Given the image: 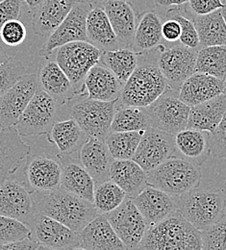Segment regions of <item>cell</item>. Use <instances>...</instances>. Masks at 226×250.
Wrapping results in <instances>:
<instances>
[{
    "label": "cell",
    "mask_w": 226,
    "mask_h": 250,
    "mask_svg": "<svg viewBox=\"0 0 226 250\" xmlns=\"http://www.w3.org/2000/svg\"><path fill=\"white\" fill-rule=\"evenodd\" d=\"M36 213L32 194L26 186L13 178L0 185V215L29 227Z\"/></svg>",
    "instance_id": "17"
},
{
    "label": "cell",
    "mask_w": 226,
    "mask_h": 250,
    "mask_svg": "<svg viewBox=\"0 0 226 250\" xmlns=\"http://www.w3.org/2000/svg\"><path fill=\"white\" fill-rule=\"evenodd\" d=\"M112 27L123 47L132 48L137 26L136 14L127 1L105 0L101 3Z\"/></svg>",
    "instance_id": "27"
},
{
    "label": "cell",
    "mask_w": 226,
    "mask_h": 250,
    "mask_svg": "<svg viewBox=\"0 0 226 250\" xmlns=\"http://www.w3.org/2000/svg\"><path fill=\"white\" fill-rule=\"evenodd\" d=\"M29 228L31 230L30 239L40 246L61 250L80 247L78 232L42 214L36 213Z\"/></svg>",
    "instance_id": "16"
},
{
    "label": "cell",
    "mask_w": 226,
    "mask_h": 250,
    "mask_svg": "<svg viewBox=\"0 0 226 250\" xmlns=\"http://www.w3.org/2000/svg\"><path fill=\"white\" fill-rule=\"evenodd\" d=\"M139 53L129 47L102 51L100 63L108 67L124 85L138 65Z\"/></svg>",
    "instance_id": "35"
},
{
    "label": "cell",
    "mask_w": 226,
    "mask_h": 250,
    "mask_svg": "<svg viewBox=\"0 0 226 250\" xmlns=\"http://www.w3.org/2000/svg\"><path fill=\"white\" fill-rule=\"evenodd\" d=\"M118 100L100 101L77 96L67 103L71 118L89 136L105 142L111 133V126L117 110Z\"/></svg>",
    "instance_id": "6"
},
{
    "label": "cell",
    "mask_w": 226,
    "mask_h": 250,
    "mask_svg": "<svg viewBox=\"0 0 226 250\" xmlns=\"http://www.w3.org/2000/svg\"><path fill=\"white\" fill-rule=\"evenodd\" d=\"M30 238L31 230L26 224L0 215V244L19 242Z\"/></svg>",
    "instance_id": "40"
},
{
    "label": "cell",
    "mask_w": 226,
    "mask_h": 250,
    "mask_svg": "<svg viewBox=\"0 0 226 250\" xmlns=\"http://www.w3.org/2000/svg\"><path fill=\"white\" fill-rule=\"evenodd\" d=\"M57 121L56 100L41 88L21 116L16 130L21 137L47 135Z\"/></svg>",
    "instance_id": "8"
},
{
    "label": "cell",
    "mask_w": 226,
    "mask_h": 250,
    "mask_svg": "<svg viewBox=\"0 0 226 250\" xmlns=\"http://www.w3.org/2000/svg\"><path fill=\"white\" fill-rule=\"evenodd\" d=\"M80 247L89 250H126L105 214H98L80 232Z\"/></svg>",
    "instance_id": "21"
},
{
    "label": "cell",
    "mask_w": 226,
    "mask_h": 250,
    "mask_svg": "<svg viewBox=\"0 0 226 250\" xmlns=\"http://www.w3.org/2000/svg\"><path fill=\"white\" fill-rule=\"evenodd\" d=\"M167 15H170L167 16L168 19H173L180 24L181 36L179 41L181 42V44L190 48L197 49L200 46V42L194 21L183 16L178 11H169Z\"/></svg>",
    "instance_id": "43"
},
{
    "label": "cell",
    "mask_w": 226,
    "mask_h": 250,
    "mask_svg": "<svg viewBox=\"0 0 226 250\" xmlns=\"http://www.w3.org/2000/svg\"><path fill=\"white\" fill-rule=\"evenodd\" d=\"M37 213L60 221L80 232L99 214L97 207L63 188L49 191H30Z\"/></svg>",
    "instance_id": "2"
},
{
    "label": "cell",
    "mask_w": 226,
    "mask_h": 250,
    "mask_svg": "<svg viewBox=\"0 0 226 250\" xmlns=\"http://www.w3.org/2000/svg\"><path fill=\"white\" fill-rule=\"evenodd\" d=\"M122 1H127V0H122Z\"/></svg>",
    "instance_id": "57"
},
{
    "label": "cell",
    "mask_w": 226,
    "mask_h": 250,
    "mask_svg": "<svg viewBox=\"0 0 226 250\" xmlns=\"http://www.w3.org/2000/svg\"><path fill=\"white\" fill-rule=\"evenodd\" d=\"M24 0H1L0 1V27L7 21L19 20Z\"/></svg>",
    "instance_id": "46"
},
{
    "label": "cell",
    "mask_w": 226,
    "mask_h": 250,
    "mask_svg": "<svg viewBox=\"0 0 226 250\" xmlns=\"http://www.w3.org/2000/svg\"><path fill=\"white\" fill-rule=\"evenodd\" d=\"M200 167L180 157H172L147 172V183L172 195H182L201 183Z\"/></svg>",
    "instance_id": "5"
},
{
    "label": "cell",
    "mask_w": 226,
    "mask_h": 250,
    "mask_svg": "<svg viewBox=\"0 0 226 250\" xmlns=\"http://www.w3.org/2000/svg\"><path fill=\"white\" fill-rule=\"evenodd\" d=\"M221 11H222V15H223V17H224V19H225V21H226V2L225 3V6H224V8H222V9H221Z\"/></svg>",
    "instance_id": "54"
},
{
    "label": "cell",
    "mask_w": 226,
    "mask_h": 250,
    "mask_svg": "<svg viewBox=\"0 0 226 250\" xmlns=\"http://www.w3.org/2000/svg\"><path fill=\"white\" fill-rule=\"evenodd\" d=\"M23 75H25V66L20 60L10 58L0 65V97L6 94Z\"/></svg>",
    "instance_id": "42"
},
{
    "label": "cell",
    "mask_w": 226,
    "mask_h": 250,
    "mask_svg": "<svg viewBox=\"0 0 226 250\" xmlns=\"http://www.w3.org/2000/svg\"><path fill=\"white\" fill-rule=\"evenodd\" d=\"M158 47L139 53L138 65L123 85L121 105L146 108L154 103L169 87L158 64Z\"/></svg>",
    "instance_id": "1"
},
{
    "label": "cell",
    "mask_w": 226,
    "mask_h": 250,
    "mask_svg": "<svg viewBox=\"0 0 226 250\" xmlns=\"http://www.w3.org/2000/svg\"><path fill=\"white\" fill-rule=\"evenodd\" d=\"M40 245L32 239H26L19 242L0 244V250H37Z\"/></svg>",
    "instance_id": "49"
},
{
    "label": "cell",
    "mask_w": 226,
    "mask_h": 250,
    "mask_svg": "<svg viewBox=\"0 0 226 250\" xmlns=\"http://www.w3.org/2000/svg\"><path fill=\"white\" fill-rule=\"evenodd\" d=\"M198 33L200 46L226 45V23L222 11H216L205 16L192 17Z\"/></svg>",
    "instance_id": "34"
},
{
    "label": "cell",
    "mask_w": 226,
    "mask_h": 250,
    "mask_svg": "<svg viewBox=\"0 0 226 250\" xmlns=\"http://www.w3.org/2000/svg\"><path fill=\"white\" fill-rule=\"evenodd\" d=\"M23 174L30 191H49L61 188L62 165L49 154L29 155L24 162Z\"/></svg>",
    "instance_id": "15"
},
{
    "label": "cell",
    "mask_w": 226,
    "mask_h": 250,
    "mask_svg": "<svg viewBox=\"0 0 226 250\" xmlns=\"http://www.w3.org/2000/svg\"><path fill=\"white\" fill-rule=\"evenodd\" d=\"M115 159L105 142L89 138L80 149V163L96 184L110 180V169Z\"/></svg>",
    "instance_id": "26"
},
{
    "label": "cell",
    "mask_w": 226,
    "mask_h": 250,
    "mask_svg": "<svg viewBox=\"0 0 226 250\" xmlns=\"http://www.w3.org/2000/svg\"><path fill=\"white\" fill-rule=\"evenodd\" d=\"M158 64L170 87L179 91L181 84L196 72L197 49L183 44L158 47Z\"/></svg>",
    "instance_id": "13"
},
{
    "label": "cell",
    "mask_w": 226,
    "mask_h": 250,
    "mask_svg": "<svg viewBox=\"0 0 226 250\" xmlns=\"http://www.w3.org/2000/svg\"><path fill=\"white\" fill-rule=\"evenodd\" d=\"M151 127L146 108L135 106H117L111 132L145 131Z\"/></svg>",
    "instance_id": "36"
},
{
    "label": "cell",
    "mask_w": 226,
    "mask_h": 250,
    "mask_svg": "<svg viewBox=\"0 0 226 250\" xmlns=\"http://www.w3.org/2000/svg\"><path fill=\"white\" fill-rule=\"evenodd\" d=\"M144 131L111 132L105 143L115 160H131L135 155Z\"/></svg>",
    "instance_id": "38"
},
{
    "label": "cell",
    "mask_w": 226,
    "mask_h": 250,
    "mask_svg": "<svg viewBox=\"0 0 226 250\" xmlns=\"http://www.w3.org/2000/svg\"><path fill=\"white\" fill-rule=\"evenodd\" d=\"M136 250H202L201 231L177 210L150 225Z\"/></svg>",
    "instance_id": "3"
},
{
    "label": "cell",
    "mask_w": 226,
    "mask_h": 250,
    "mask_svg": "<svg viewBox=\"0 0 226 250\" xmlns=\"http://www.w3.org/2000/svg\"><path fill=\"white\" fill-rule=\"evenodd\" d=\"M175 90L169 86L154 103L146 107L151 127L174 136L187 128L191 111V107L179 99L178 93H173Z\"/></svg>",
    "instance_id": "9"
},
{
    "label": "cell",
    "mask_w": 226,
    "mask_h": 250,
    "mask_svg": "<svg viewBox=\"0 0 226 250\" xmlns=\"http://www.w3.org/2000/svg\"><path fill=\"white\" fill-rule=\"evenodd\" d=\"M79 2H86V3H91L93 5H97V4H101L103 1L105 0H76Z\"/></svg>",
    "instance_id": "53"
},
{
    "label": "cell",
    "mask_w": 226,
    "mask_h": 250,
    "mask_svg": "<svg viewBox=\"0 0 226 250\" xmlns=\"http://www.w3.org/2000/svg\"><path fill=\"white\" fill-rule=\"evenodd\" d=\"M40 89L38 75H23L6 94L0 97V129L15 127Z\"/></svg>",
    "instance_id": "12"
},
{
    "label": "cell",
    "mask_w": 226,
    "mask_h": 250,
    "mask_svg": "<svg viewBox=\"0 0 226 250\" xmlns=\"http://www.w3.org/2000/svg\"><path fill=\"white\" fill-rule=\"evenodd\" d=\"M161 18L154 11L141 15L137 22L132 49L137 53L152 50L159 46L163 40Z\"/></svg>",
    "instance_id": "32"
},
{
    "label": "cell",
    "mask_w": 226,
    "mask_h": 250,
    "mask_svg": "<svg viewBox=\"0 0 226 250\" xmlns=\"http://www.w3.org/2000/svg\"><path fill=\"white\" fill-rule=\"evenodd\" d=\"M226 112V93L191 107L188 129L212 133L222 122Z\"/></svg>",
    "instance_id": "31"
},
{
    "label": "cell",
    "mask_w": 226,
    "mask_h": 250,
    "mask_svg": "<svg viewBox=\"0 0 226 250\" xmlns=\"http://www.w3.org/2000/svg\"><path fill=\"white\" fill-rule=\"evenodd\" d=\"M76 0H44L33 10L31 24L36 35L48 38L71 11Z\"/></svg>",
    "instance_id": "22"
},
{
    "label": "cell",
    "mask_w": 226,
    "mask_h": 250,
    "mask_svg": "<svg viewBox=\"0 0 226 250\" xmlns=\"http://www.w3.org/2000/svg\"><path fill=\"white\" fill-rule=\"evenodd\" d=\"M196 71L226 80V45L202 47L197 52Z\"/></svg>",
    "instance_id": "37"
},
{
    "label": "cell",
    "mask_w": 226,
    "mask_h": 250,
    "mask_svg": "<svg viewBox=\"0 0 226 250\" xmlns=\"http://www.w3.org/2000/svg\"><path fill=\"white\" fill-rule=\"evenodd\" d=\"M0 1H1V0H0Z\"/></svg>",
    "instance_id": "58"
},
{
    "label": "cell",
    "mask_w": 226,
    "mask_h": 250,
    "mask_svg": "<svg viewBox=\"0 0 226 250\" xmlns=\"http://www.w3.org/2000/svg\"><path fill=\"white\" fill-rule=\"evenodd\" d=\"M105 215L126 250H137L149 224L132 198L126 197L121 206Z\"/></svg>",
    "instance_id": "11"
},
{
    "label": "cell",
    "mask_w": 226,
    "mask_h": 250,
    "mask_svg": "<svg viewBox=\"0 0 226 250\" xmlns=\"http://www.w3.org/2000/svg\"></svg>",
    "instance_id": "60"
},
{
    "label": "cell",
    "mask_w": 226,
    "mask_h": 250,
    "mask_svg": "<svg viewBox=\"0 0 226 250\" xmlns=\"http://www.w3.org/2000/svg\"><path fill=\"white\" fill-rule=\"evenodd\" d=\"M102 51L89 42H73L57 49L56 62L74 89L75 97L86 96L84 81L89 71L100 62Z\"/></svg>",
    "instance_id": "7"
},
{
    "label": "cell",
    "mask_w": 226,
    "mask_h": 250,
    "mask_svg": "<svg viewBox=\"0 0 226 250\" xmlns=\"http://www.w3.org/2000/svg\"><path fill=\"white\" fill-rule=\"evenodd\" d=\"M123 88V84L119 78L100 62L89 71L84 81L86 96L100 101L118 100Z\"/></svg>",
    "instance_id": "24"
},
{
    "label": "cell",
    "mask_w": 226,
    "mask_h": 250,
    "mask_svg": "<svg viewBox=\"0 0 226 250\" xmlns=\"http://www.w3.org/2000/svg\"><path fill=\"white\" fill-rule=\"evenodd\" d=\"M0 130H1V129H0Z\"/></svg>",
    "instance_id": "59"
},
{
    "label": "cell",
    "mask_w": 226,
    "mask_h": 250,
    "mask_svg": "<svg viewBox=\"0 0 226 250\" xmlns=\"http://www.w3.org/2000/svg\"><path fill=\"white\" fill-rule=\"evenodd\" d=\"M95 5L77 1L65 21L45 41L39 54L48 58L55 49L73 42H88L86 33V21L88 14Z\"/></svg>",
    "instance_id": "10"
},
{
    "label": "cell",
    "mask_w": 226,
    "mask_h": 250,
    "mask_svg": "<svg viewBox=\"0 0 226 250\" xmlns=\"http://www.w3.org/2000/svg\"><path fill=\"white\" fill-rule=\"evenodd\" d=\"M174 135L150 127L144 132L143 138L132 160L146 172L175 156Z\"/></svg>",
    "instance_id": "14"
},
{
    "label": "cell",
    "mask_w": 226,
    "mask_h": 250,
    "mask_svg": "<svg viewBox=\"0 0 226 250\" xmlns=\"http://www.w3.org/2000/svg\"><path fill=\"white\" fill-rule=\"evenodd\" d=\"M110 179L127 195L134 198L148 185L147 172L134 160H115L110 169Z\"/></svg>",
    "instance_id": "28"
},
{
    "label": "cell",
    "mask_w": 226,
    "mask_h": 250,
    "mask_svg": "<svg viewBox=\"0 0 226 250\" xmlns=\"http://www.w3.org/2000/svg\"><path fill=\"white\" fill-rule=\"evenodd\" d=\"M190 0H154L157 7L161 9H167L173 6L180 7L187 3H189Z\"/></svg>",
    "instance_id": "50"
},
{
    "label": "cell",
    "mask_w": 226,
    "mask_h": 250,
    "mask_svg": "<svg viewBox=\"0 0 226 250\" xmlns=\"http://www.w3.org/2000/svg\"><path fill=\"white\" fill-rule=\"evenodd\" d=\"M191 10L196 16H205L224 8L225 3L222 0H190Z\"/></svg>",
    "instance_id": "47"
},
{
    "label": "cell",
    "mask_w": 226,
    "mask_h": 250,
    "mask_svg": "<svg viewBox=\"0 0 226 250\" xmlns=\"http://www.w3.org/2000/svg\"><path fill=\"white\" fill-rule=\"evenodd\" d=\"M226 92V81L196 71L181 84L178 97L182 102L193 107L211 100Z\"/></svg>",
    "instance_id": "20"
},
{
    "label": "cell",
    "mask_w": 226,
    "mask_h": 250,
    "mask_svg": "<svg viewBox=\"0 0 226 250\" xmlns=\"http://www.w3.org/2000/svg\"><path fill=\"white\" fill-rule=\"evenodd\" d=\"M37 250H55V249H50V248H47V247H43V246H40L39 249Z\"/></svg>",
    "instance_id": "55"
},
{
    "label": "cell",
    "mask_w": 226,
    "mask_h": 250,
    "mask_svg": "<svg viewBox=\"0 0 226 250\" xmlns=\"http://www.w3.org/2000/svg\"><path fill=\"white\" fill-rule=\"evenodd\" d=\"M175 156L183 158L200 166L211 155L209 132L188 129L174 136Z\"/></svg>",
    "instance_id": "30"
},
{
    "label": "cell",
    "mask_w": 226,
    "mask_h": 250,
    "mask_svg": "<svg viewBox=\"0 0 226 250\" xmlns=\"http://www.w3.org/2000/svg\"><path fill=\"white\" fill-rule=\"evenodd\" d=\"M132 200L149 226L177 211L175 197L151 185H147Z\"/></svg>",
    "instance_id": "19"
},
{
    "label": "cell",
    "mask_w": 226,
    "mask_h": 250,
    "mask_svg": "<svg viewBox=\"0 0 226 250\" xmlns=\"http://www.w3.org/2000/svg\"><path fill=\"white\" fill-rule=\"evenodd\" d=\"M44 0H24V2L28 5V7L30 9L34 10L35 8H37L39 5H41Z\"/></svg>",
    "instance_id": "51"
},
{
    "label": "cell",
    "mask_w": 226,
    "mask_h": 250,
    "mask_svg": "<svg viewBox=\"0 0 226 250\" xmlns=\"http://www.w3.org/2000/svg\"><path fill=\"white\" fill-rule=\"evenodd\" d=\"M87 250V249H85V248H82V247H76V248H73V249H71V250Z\"/></svg>",
    "instance_id": "56"
},
{
    "label": "cell",
    "mask_w": 226,
    "mask_h": 250,
    "mask_svg": "<svg viewBox=\"0 0 226 250\" xmlns=\"http://www.w3.org/2000/svg\"><path fill=\"white\" fill-rule=\"evenodd\" d=\"M10 59V57L8 56V54L3 50V48L0 46V65H2L3 63L7 62Z\"/></svg>",
    "instance_id": "52"
},
{
    "label": "cell",
    "mask_w": 226,
    "mask_h": 250,
    "mask_svg": "<svg viewBox=\"0 0 226 250\" xmlns=\"http://www.w3.org/2000/svg\"><path fill=\"white\" fill-rule=\"evenodd\" d=\"M38 79L40 88L61 105L68 103L75 97L70 80L56 62H45L40 69Z\"/></svg>",
    "instance_id": "29"
},
{
    "label": "cell",
    "mask_w": 226,
    "mask_h": 250,
    "mask_svg": "<svg viewBox=\"0 0 226 250\" xmlns=\"http://www.w3.org/2000/svg\"><path fill=\"white\" fill-rule=\"evenodd\" d=\"M127 197L126 193L111 179L96 184L94 204L99 214H108L119 206Z\"/></svg>",
    "instance_id": "39"
},
{
    "label": "cell",
    "mask_w": 226,
    "mask_h": 250,
    "mask_svg": "<svg viewBox=\"0 0 226 250\" xmlns=\"http://www.w3.org/2000/svg\"><path fill=\"white\" fill-rule=\"evenodd\" d=\"M57 158L62 165L61 187L94 203L96 182L87 169L81 163L68 155L59 153Z\"/></svg>",
    "instance_id": "23"
},
{
    "label": "cell",
    "mask_w": 226,
    "mask_h": 250,
    "mask_svg": "<svg viewBox=\"0 0 226 250\" xmlns=\"http://www.w3.org/2000/svg\"><path fill=\"white\" fill-rule=\"evenodd\" d=\"M31 150L15 127L0 130V185L12 178L24 165Z\"/></svg>",
    "instance_id": "18"
},
{
    "label": "cell",
    "mask_w": 226,
    "mask_h": 250,
    "mask_svg": "<svg viewBox=\"0 0 226 250\" xmlns=\"http://www.w3.org/2000/svg\"><path fill=\"white\" fill-rule=\"evenodd\" d=\"M177 210L200 231L219 221L226 214V195L219 188L201 183L190 191L174 196Z\"/></svg>",
    "instance_id": "4"
},
{
    "label": "cell",
    "mask_w": 226,
    "mask_h": 250,
    "mask_svg": "<svg viewBox=\"0 0 226 250\" xmlns=\"http://www.w3.org/2000/svg\"><path fill=\"white\" fill-rule=\"evenodd\" d=\"M209 141L211 154L218 159H226V112L215 131L209 133Z\"/></svg>",
    "instance_id": "45"
},
{
    "label": "cell",
    "mask_w": 226,
    "mask_h": 250,
    "mask_svg": "<svg viewBox=\"0 0 226 250\" xmlns=\"http://www.w3.org/2000/svg\"><path fill=\"white\" fill-rule=\"evenodd\" d=\"M86 33L88 42L101 51L115 50L123 47L101 4L95 5L88 14Z\"/></svg>",
    "instance_id": "25"
},
{
    "label": "cell",
    "mask_w": 226,
    "mask_h": 250,
    "mask_svg": "<svg viewBox=\"0 0 226 250\" xmlns=\"http://www.w3.org/2000/svg\"><path fill=\"white\" fill-rule=\"evenodd\" d=\"M48 138L56 145L61 154L68 156L81 149L89 140V136L73 119L56 122Z\"/></svg>",
    "instance_id": "33"
},
{
    "label": "cell",
    "mask_w": 226,
    "mask_h": 250,
    "mask_svg": "<svg viewBox=\"0 0 226 250\" xmlns=\"http://www.w3.org/2000/svg\"><path fill=\"white\" fill-rule=\"evenodd\" d=\"M26 28L20 20L5 22L0 27V40L8 46H19L26 39Z\"/></svg>",
    "instance_id": "44"
},
{
    "label": "cell",
    "mask_w": 226,
    "mask_h": 250,
    "mask_svg": "<svg viewBox=\"0 0 226 250\" xmlns=\"http://www.w3.org/2000/svg\"><path fill=\"white\" fill-rule=\"evenodd\" d=\"M163 39L168 42H174L180 40L181 27L178 21L173 19H167L162 24Z\"/></svg>",
    "instance_id": "48"
},
{
    "label": "cell",
    "mask_w": 226,
    "mask_h": 250,
    "mask_svg": "<svg viewBox=\"0 0 226 250\" xmlns=\"http://www.w3.org/2000/svg\"><path fill=\"white\" fill-rule=\"evenodd\" d=\"M202 250H226V214L201 231Z\"/></svg>",
    "instance_id": "41"
}]
</instances>
